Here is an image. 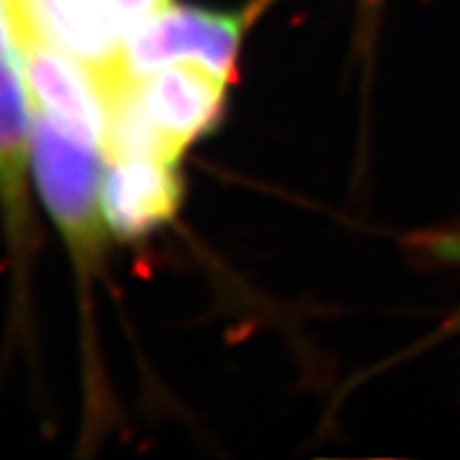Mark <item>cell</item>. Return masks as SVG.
<instances>
[{
  "label": "cell",
  "mask_w": 460,
  "mask_h": 460,
  "mask_svg": "<svg viewBox=\"0 0 460 460\" xmlns=\"http://www.w3.org/2000/svg\"><path fill=\"white\" fill-rule=\"evenodd\" d=\"M33 167L38 186L78 259L102 243V148L33 109Z\"/></svg>",
  "instance_id": "obj_1"
},
{
  "label": "cell",
  "mask_w": 460,
  "mask_h": 460,
  "mask_svg": "<svg viewBox=\"0 0 460 460\" xmlns=\"http://www.w3.org/2000/svg\"><path fill=\"white\" fill-rule=\"evenodd\" d=\"M7 22L26 26L80 61L103 99L132 78L125 66L129 29L113 0H10Z\"/></svg>",
  "instance_id": "obj_2"
},
{
  "label": "cell",
  "mask_w": 460,
  "mask_h": 460,
  "mask_svg": "<svg viewBox=\"0 0 460 460\" xmlns=\"http://www.w3.org/2000/svg\"><path fill=\"white\" fill-rule=\"evenodd\" d=\"M240 36L243 19L237 14L207 13L167 3L129 29L125 66L132 78L172 64H193L228 78Z\"/></svg>",
  "instance_id": "obj_3"
},
{
  "label": "cell",
  "mask_w": 460,
  "mask_h": 460,
  "mask_svg": "<svg viewBox=\"0 0 460 460\" xmlns=\"http://www.w3.org/2000/svg\"><path fill=\"white\" fill-rule=\"evenodd\" d=\"M10 31L33 103L31 109L102 148L106 137V102L94 75L26 26L10 24Z\"/></svg>",
  "instance_id": "obj_4"
},
{
  "label": "cell",
  "mask_w": 460,
  "mask_h": 460,
  "mask_svg": "<svg viewBox=\"0 0 460 460\" xmlns=\"http://www.w3.org/2000/svg\"><path fill=\"white\" fill-rule=\"evenodd\" d=\"M174 167L144 155L109 158L102 183V209L103 221L115 235H144L174 217L183 193Z\"/></svg>",
  "instance_id": "obj_5"
},
{
  "label": "cell",
  "mask_w": 460,
  "mask_h": 460,
  "mask_svg": "<svg viewBox=\"0 0 460 460\" xmlns=\"http://www.w3.org/2000/svg\"><path fill=\"white\" fill-rule=\"evenodd\" d=\"M31 146L33 109L19 55H0V198L14 228L24 221Z\"/></svg>",
  "instance_id": "obj_6"
},
{
  "label": "cell",
  "mask_w": 460,
  "mask_h": 460,
  "mask_svg": "<svg viewBox=\"0 0 460 460\" xmlns=\"http://www.w3.org/2000/svg\"><path fill=\"white\" fill-rule=\"evenodd\" d=\"M115 7L120 10L122 19L128 29H134V26L144 22L146 17H151L153 13H158L160 7H164L170 0H113Z\"/></svg>",
  "instance_id": "obj_7"
},
{
  "label": "cell",
  "mask_w": 460,
  "mask_h": 460,
  "mask_svg": "<svg viewBox=\"0 0 460 460\" xmlns=\"http://www.w3.org/2000/svg\"><path fill=\"white\" fill-rule=\"evenodd\" d=\"M17 48H14L13 31H10V22H7V13L0 10V55H14Z\"/></svg>",
  "instance_id": "obj_8"
},
{
  "label": "cell",
  "mask_w": 460,
  "mask_h": 460,
  "mask_svg": "<svg viewBox=\"0 0 460 460\" xmlns=\"http://www.w3.org/2000/svg\"><path fill=\"white\" fill-rule=\"evenodd\" d=\"M448 252H454V254H460V235H456L454 240H451V244H448Z\"/></svg>",
  "instance_id": "obj_9"
},
{
  "label": "cell",
  "mask_w": 460,
  "mask_h": 460,
  "mask_svg": "<svg viewBox=\"0 0 460 460\" xmlns=\"http://www.w3.org/2000/svg\"><path fill=\"white\" fill-rule=\"evenodd\" d=\"M7 5H10V0H0V10L3 13H7Z\"/></svg>",
  "instance_id": "obj_10"
}]
</instances>
